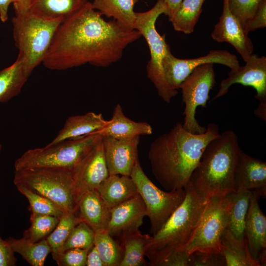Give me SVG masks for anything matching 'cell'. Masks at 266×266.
Instances as JSON below:
<instances>
[{
	"label": "cell",
	"instance_id": "4fadbf2b",
	"mask_svg": "<svg viewBox=\"0 0 266 266\" xmlns=\"http://www.w3.org/2000/svg\"><path fill=\"white\" fill-rule=\"evenodd\" d=\"M102 139L72 169L73 191L76 205L83 194L89 191L97 190L109 176Z\"/></svg>",
	"mask_w": 266,
	"mask_h": 266
},
{
	"label": "cell",
	"instance_id": "f546056e",
	"mask_svg": "<svg viewBox=\"0 0 266 266\" xmlns=\"http://www.w3.org/2000/svg\"><path fill=\"white\" fill-rule=\"evenodd\" d=\"M205 0H182L168 17L174 29L185 34L194 32Z\"/></svg>",
	"mask_w": 266,
	"mask_h": 266
},
{
	"label": "cell",
	"instance_id": "7a4b0ae2",
	"mask_svg": "<svg viewBox=\"0 0 266 266\" xmlns=\"http://www.w3.org/2000/svg\"><path fill=\"white\" fill-rule=\"evenodd\" d=\"M220 134L216 124L205 133H191L177 122L151 143L148 159L155 179L167 191L184 189L207 145Z\"/></svg>",
	"mask_w": 266,
	"mask_h": 266
},
{
	"label": "cell",
	"instance_id": "277c9868",
	"mask_svg": "<svg viewBox=\"0 0 266 266\" xmlns=\"http://www.w3.org/2000/svg\"><path fill=\"white\" fill-rule=\"evenodd\" d=\"M185 198L165 224L150 235L145 257L151 266H160L171 254L183 250L199 223L209 199L188 184Z\"/></svg>",
	"mask_w": 266,
	"mask_h": 266
},
{
	"label": "cell",
	"instance_id": "ba28073f",
	"mask_svg": "<svg viewBox=\"0 0 266 266\" xmlns=\"http://www.w3.org/2000/svg\"><path fill=\"white\" fill-rule=\"evenodd\" d=\"M13 183L47 197L66 212L76 211L72 170L36 167L15 170Z\"/></svg>",
	"mask_w": 266,
	"mask_h": 266
},
{
	"label": "cell",
	"instance_id": "d6986e66",
	"mask_svg": "<svg viewBox=\"0 0 266 266\" xmlns=\"http://www.w3.org/2000/svg\"><path fill=\"white\" fill-rule=\"evenodd\" d=\"M236 191H254L266 197V163L244 153L241 149L234 171Z\"/></svg>",
	"mask_w": 266,
	"mask_h": 266
},
{
	"label": "cell",
	"instance_id": "5bb4252c",
	"mask_svg": "<svg viewBox=\"0 0 266 266\" xmlns=\"http://www.w3.org/2000/svg\"><path fill=\"white\" fill-rule=\"evenodd\" d=\"M245 65L231 69L228 76L221 81L214 99L225 95L233 84L238 83L254 88L255 98L260 102H266V57L252 54Z\"/></svg>",
	"mask_w": 266,
	"mask_h": 266
},
{
	"label": "cell",
	"instance_id": "b9f144b4",
	"mask_svg": "<svg viewBox=\"0 0 266 266\" xmlns=\"http://www.w3.org/2000/svg\"><path fill=\"white\" fill-rule=\"evenodd\" d=\"M14 252L6 240L0 236V266H14L17 259Z\"/></svg>",
	"mask_w": 266,
	"mask_h": 266
},
{
	"label": "cell",
	"instance_id": "44dd1931",
	"mask_svg": "<svg viewBox=\"0 0 266 266\" xmlns=\"http://www.w3.org/2000/svg\"><path fill=\"white\" fill-rule=\"evenodd\" d=\"M103 137L116 139H128L152 133V128L145 122H135L124 113L122 106L117 104L114 107L112 118L101 130L96 132Z\"/></svg>",
	"mask_w": 266,
	"mask_h": 266
},
{
	"label": "cell",
	"instance_id": "4316f807",
	"mask_svg": "<svg viewBox=\"0 0 266 266\" xmlns=\"http://www.w3.org/2000/svg\"><path fill=\"white\" fill-rule=\"evenodd\" d=\"M88 0H33L29 11L48 19H65L74 14Z\"/></svg>",
	"mask_w": 266,
	"mask_h": 266
},
{
	"label": "cell",
	"instance_id": "7dc6e473",
	"mask_svg": "<svg viewBox=\"0 0 266 266\" xmlns=\"http://www.w3.org/2000/svg\"><path fill=\"white\" fill-rule=\"evenodd\" d=\"M166 5L168 9V14L170 15L177 7L182 0H162Z\"/></svg>",
	"mask_w": 266,
	"mask_h": 266
},
{
	"label": "cell",
	"instance_id": "83f0119b",
	"mask_svg": "<svg viewBox=\"0 0 266 266\" xmlns=\"http://www.w3.org/2000/svg\"><path fill=\"white\" fill-rule=\"evenodd\" d=\"M220 252L226 266H260L251 256L246 240H238L227 229L221 238Z\"/></svg>",
	"mask_w": 266,
	"mask_h": 266
},
{
	"label": "cell",
	"instance_id": "d4e9b609",
	"mask_svg": "<svg viewBox=\"0 0 266 266\" xmlns=\"http://www.w3.org/2000/svg\"><path fill=\"white\" fill-rule=\"evenodd\" d=\"M30 75L19 56L11 65L0 70V102H7L18 95Z\"/></svg>",
	"mask_w": 266,
	"mask_h": 266
},
{
	"label": "cell",
	"instance_id": "f1b7e54d",
	"mask_svg": "<svg viewBox=\"0 0 266 266\" xmlns=\"http://www.w3.org/2000/svg\"><path fill=\"white\" fill-rule=\"evenodd\" d=\"M150 235L138 231L124 236L120 239L122 257L119 266H145V252Z\"/></svg>",
	"mask_w": 266,
	"mask_h": 266
},
{
	"label": "cell",
	"instance_id": "74e56055",
	"mask_svg": "<svg viewBox=\"0 0 266 266\" xmlns=\"http://www.w3.org/2000/svg\"><path fill=\"white\" fill-rule=\"evenodd\" d=\"M90 248H71L52 253V255L59 266H86L87 256Z\"/></svg>",
	"mask_w": 266,
	"mask_h": 266
},
{
	"label": "cell",
	"instance_id": "8fae6325",
	"mask_svg": "<svg viewBox=\"0 0 266 266\" xmlns=\"http://www.w3.org/2000/svg\"><path fill=\"white\" fill-rule=\"evenodd\" d=\"M224 197L209 199L200 220L185 247L189 253L196 251L220 252L221 238L227 228Z\"/></svg>",
	"mask_w": 266,
	"mask_h": 266
},
{
	"label": "cell",
	"instance_id": "60d3db41",
	"mask_svg": "<svg viewBox=\"0 0 266 266\" xmlns=\"http://www.w3.org/2000/svg\"><path fill=\"white\" fill-rule=\"evenodd\" d=\"M190 253L183 249L174 253L164 260L160 266H189Z\"/></svg>",
	"mask_w": 266,
	"mask_h": 266
},
{
	"label": "cell",
	"instance_id": "e0dca14e",
	"mask_svg": "<svg viewBox=\"0 0 266 266\" xmlns=\"http://www.w3.org/2000/svg\"><path fill=\"white\" fill-rule=\"evenodd\" d=\"M211 37L218 42H227L234 47L244 62L253 52V45L237 18L231 12L228 0H224L219 22L215 26Z\"/></svg>",
	"mask_w": 266,
	"mask_h": 266
},
{
	"label": "cell",
	"instance_id": "52a82bcc",
	"mask_svg": "<svg viewBox=\"0 0 266 266\" xmlns=\"http://www.w3.org/2000/svg\"><path fill=\"white\" fill-rule=\"evenodd\" d=\"M102 137L95 133L48 144L42 148L29 149L15 161V170L36 167L72 170Z\"/></svg>",
	"mask_w": 266,
	"mask_h": 266
},
{
	"label": "cell",
	"instance_id": "d590c367",
	"mask_svg": "<svg viewBox=\"0 0 266 266\" xmlns=\"http://www.w3.org/2000/svg\"><path fill=\"white\" fill-rule=\"evenodd\" d=\"M95 233L87 224L81 221L73 228L62 246L54 253L71 248H89L94 244Z\"/></svg>",
	"mask_w": 266,
	"mask_h": 266
},
{
	"label": "cell",
	"instance_id": "8d00e7d4",
	"mask_svg": "<svg viewBox=\"0 0 266 266\" xmlns=\"http://www.w3.org/2000/svg\"><path fill=\"white\" fill-rule=\"evenodd\" d=\"M262 0H228L231 12L239 20L243 29L255 14Z\"/></svg>",
	"mask_w": 266,
	"mask_h": 266
},
{
	"label": "cell",
	"instance_id": "7c38bea8",
	"mask_svg": "<svg viewBox=\"0 0 266 266\" xmlns=\"http://www.w3.org/2000/svg\"><path fill=\"white\" fill-rule=\"evenodd\" d=\"M208 63L219 64L231 69L239 66L237 57L227 50H211L205 56L197 58L180 59L174 57L169 50L163 61L165 78L169 85L177 90L183 80L197 67Z\"/></svg>",
	"mask_w": 266,
	"mask_h": 266
},
{
	"label": "cell",
	"instance_id": "3957f363",
	"mask_svg": "<svg viewBox=\"0 0 266 266\" xmlns=\"http://www.w3.org/2000/svg\"><path fill=\"white\" fill-rule=\"evenodd\" d=\"M240 150L233 131L220 134L206 146L188 184L208 199L235 191L234 171Z\"/></svg>",
	"mask_w": 266,
	"mask_h": 266
},
{
	"label": "cell",
	"instance_id": "7bdbcfd3",
	"mask_svg": "<svg viewBox=\"0 0 266 266\" xmlns=\"http://www.w3.org/2000/svg\"><path fill=\"white\" fill-rule=\"evenodd\" d=\"M86 266H104L100 256L94 244L88 253Z\"/></svg>",
	"mask_w": 266,
	"mask_h": 266
},
{
	"label": "cell",
	"instance_id": "484cf974",
	"mask_svg": "<svg viewBox=\"0 0 266 266\" xmlns=\"http://www.w3.org/2000/svg\"><path fill=\"white\" fill-rule=\"evenodd\" d=\"M137 1V0H93L91 3L92 7L102 16L113 18L124 27L133 30L136 20L134 6Z\"/></svg>",
	"mask_w": 266,
	"mask_h": 266
},
{
	"label": "cell",
	"instance_id": "e575fe53",
	"mask_svg": "<svg viewBox=\"0 0 266 266\" xmlns=\"http://www.w3.org/2000/svg\"><path fill=\"white\" fill-rule=\"evenodd\" d=\"M81 221L76 211L66 212L63 214L55 228L46 238L52 249L51 253L59 249L73 228Z\"/></svg>",
	"mask_w": 266,
	"mask_h": 266
},
{
	"label": "cell",
	"instance_id": "30bf717a",
	"mask_svg": "<svg viewBox=\"0 0 266 266\" xmlns=\"http://www.w3.org/2000/svg\"><path fill=\"white\" fill-rule=\"evenodd\" d=\"M215 83L213 64L208 63L195 68L180 85L182 100L185 103L182 124L185 130L193 133H203L206 128L200 126L196 119L198 106L206 107L209 92Z\"/></svg>",
	"mask_w": 266,
	"mask_h": 266
},
{
	"label": "cell",
	"instance_id": "ee69618b",
	"mask_svg": "<svg viewBox=\"0 0 266 266\" xmlns=\"http://www.w3.org/2000/svg\"><path fill=\"white\" fill-rule=\"evenodd\" d=\"M33 0H13L15 15H23L29 11Z\"/></svg>",
	"mask_w": 266,
	"mask_h": 266
},
{
	"label": "cell",
	"instance_id": "ac0fdd59",
	"mask_svg": "<svg viewBox=\"0 0 266 266\" xmlns=\"http://www.w3.org/2000/svg\"><path fill=\"white\" fill-rule=\"evenodd\" d=\"M259 198L256 192H251L244 224L245 237L249 253L258 263L259 259L266 257V217L259 206Z\"/></svg>",
	"mask_w": 266,
	"mask_h": 266
},
{
	"label": "cell",
	"instance_id": "d6a6232c",
	"mask_svg": "<svg viewBox=\"0 0 266 266\" xmlns=\"http://www.w3.org/2000/svg\"><path fill=\"white\" fill-rule=\"evenodd\" d=\"M59 219L55 216L31 212V226L24 232L23 237L33 242L46 239L55 228Z\"/></svg>",
	"mask_w": 266,
	"mask_h": 266
},
{
	"label": "cell",
	"instance_id": "836d02e7",
	"mask_svg": "<svg viewBox=\"0 0 266 266\" xmlns=\"http://www.w3.org/2000/svg\"><path fill=\"white\" fill-rule=\"evenodd\" d=\"M18 191L29 202L31 212L47 214L60 218L66 211L58 204L22 185H15Z\"/></svg>",
	"mask_w": 266,
	"mask_h": 266
},
{
	"label": "cell",
	"instance_id": "9a60e30c",
	"mask_svg": "<svg viewBox=\"0 0 266 266\" xmlns=\"http://www.w3.org/2000/svg\"><path fill=\"white\" fill-rule=\"evenodd\" d=\"M140 136L128 139L102 137L104 154L109 175L130 176L139 161L138 146Z\"/></svg>",
	"mask_w": 266,
	"mask_h": 266
},
{
	"label": "cell",
	"instance_id": "bcb514c9",
	"mask_svg": "<svg viewBox=\"0 0 266 266\" xmlns=\"http://www.w3.org/2000/svg\"><path fill=\"white\" fill-rule=\"evenodd\" d=\"M255 115L263 121H266V102H260L258 108L254 111Z\"/></svg>",
	"mask_w": 266,
	"mask_h": 266
},
{
	"label": "cell",
	"instance_id": "7402d4cb",
	"mask_svg": "<svg viewBox=\"0 0 266 266\" xmlns=\"http://www.w3.org/2000/svg\"><path fill=\"white\" fill-rule=\"evenodd\" d=\"M250 191H235L224 197L227 229L236 239L246 240L244 224L251 195Z\"/></svg>",
	"mask_w": 266,
	"mask_h": 266
},
{
	"label": "cell",
	"instance_id": "2e32d148",
	"mask_svg": "<svg viewBox=\"0 0 266 266\" xmlns=\"http://www.w3.org/2000/svg\"><path fill=\"white\" fill-rule=\"evenodd\" d=\"M145 216L146 206L138 193L111 209L107 231L112 237L120 239L138 231Z\"/></svg>",
	"mask_w": 266,
	"mask_h": 266
},
{
	"label": "cell",
	"instance_id": "ab89813d",
	"mask_svg": "<svg viewBox=\"0 0 266 266\" xmlns=\"http://www.w3.org/2000/svg\"><path fill=\"white\" fill-rule=\"evenodd\" d=\"M266 27V0H262L258 7L253 16L246 24L244 27L245 32L254 31L259 28Z\"/></svg>",
	"mask_w": 266,
	"mask_h": 266
},
{
	"label": "cell",
	"instance_id": "8992f818",
	"mask_svg": "<svg viewBox=\"0 0 266 266\" xmlns=\"http://www.w3.org/2000/svg\"><path fill=\"white\" fill-rule=\"evenodd\" d=\"M168 9L162 0H158L150 9L143 12H136L135 29L146 40L150 54V59L147 65V74L157 89L158 95L166 103L178 94L167 83L164 75L163 61L170 50L166 41L165 34L161 35L157 31L155 24L161 14L167 15Z\"/></svg>",
	"mask_w": 266,
	"mask_h": 266
},
{
	"label": "cell",
	"instance_id": "f6af8a7d",
	"mask_svg": "<svg viewBox=\"0 0 266 266\" xmlns=\"http://www.w3.org/2000/svg\"><path fill=\"white\" fill-rule=\"evenodd\" d=\"M13 0H0V20L4 23L8 19V10L9 5Z\"/></svg>",
	"mask_w": 266,
	"mask_h": 266
},
{
	"label": "cell",
	"instance_id": "c3c4849f",
	"mask_svg": "<svg viewBox=\"0 0 266 266\" xmlns=\"http://www.w3.org/2000/svg\"><path fill=\"white\" fill-rule=\"evenodd\" d=\"M1 149H2V145L0 144V152H1Z\"/></svg>",
	"mask_w": 266,
	"mask_h": 266
},
{
	"label": "cell",
	"instance_id": "4dcf8cb0",
	"mask_svg": "<svg viewBox=\"0 0 266 266\" xmlns=\"http://www.w3.org/2000/svg\"><path fill=\"white\" fill-rule=\"evenodd\" d=\"M6 240L14 253L20 254L32 266H43L52 249L46 239L32 242L23 237L15 238L8 237Z\"/></svg>",
	"mask_w": 266,
	"mask_h": 266
},
{
	"label": "cell",
	"instance_id": "6da1fadb",
	"mask_svg": "<svg viewBox=\"0 0 266 266\" xmlns=\"http://www.w3.org/2000/svg\"><path fill=\"white\" fill-rule=\"evenodd\" d=\"M141 35L116 20L107 21L88 1L59 25L42 63L62 70L86 64L109 66L122 57L126 48Z\"/></svg>",
	"mask_w": 266,
	"mask_h": 266
},
{
	"label": "cell",
	"instance_id": "603a6c76",
	"mask_svg": "<svg viewBox=\"0 0 266 266\" xmlns=\"http://www.w3.org/2000/svg\"><path fill=\"white\" fill-rule=\"evenodd\" d=\"M107 122L108 120L104 119L102 114L93 112L70 116L58 134L48 144H52L96 133L102 129Z\"/></svg>",
	"mask_w": 266,
	"mask_h": 266
},
{
	"label": "cell",
	"instance_id": "1f68e13d",
	"mask_svg": "<svg viewBox=\"0 0 266 266\" xmlns=\"http://www.w3.org/2000/svg\"><path fill=\"white\" fill-rule=\"evenodd\" d=\"M94 245L96 247L104 266H119L122 257L120 243L113 239L107 231L95 233Z\"/></svg>",
	"mask_w": 266,
	"mask_h": 266
},
{
	"label": "cell",
	"instance_id": "ffe728a7",
	"mask_svg": "<svg viewBox=\"0 0 266 266\" xmlns=\"http://www.w3.org/2000/svg\"><path fill=\"white\" fill-rule=\"evenodd\" d=\"M110 210L97 190H92L80 197L76 204V211L81 221L97 233L107 231Z\"/></svg>",
	"mask_w": 266,
	"mask_h": 266
},
{
	"label": "cell",
	"instance_id": "cb8c5ba5",
	"mask_svg": "<svg viewBox=\"0 0 266 266\" xmlns=\"http://www.w3.org/2000/svg\"><path fill=\"white\" fill-rule=\"evenodd\" d=\"M97 190L110 209L138 193L130 176L119 174L109 175Z\"/></svg>",
	"mask_w": 266,
	"mask_h": 266
},
{
	"label": "cell",
	"instance_id": "5b68a950",
	"mask_svg": "<svg viewBox=\"0 0 266 266\" xmlns=\"http://www.w3.org/2000/svg\"><path fill=\"white\" fill-rule=\"evenodd\" d=\"M63 18L48 19L30 12L12 18L13 36L27 71L43 61Z\"/></svg>",
	"mask_w": 266,
	"mask_h": 266
},
{
	"label": "cell",
	"instance_id": "9c48e42d",
	"mask_svg": "<svg viewBox=\"0 0 266 266\" xmlns=\"http://www.w3.org/2000/svg\"><path fill=\"white\" fill-rule=\"evenodd\" d=\"M130 177L134 182L138 193L146 209L150 221V233H155L165 224L185 199V189L164 191L157 187L147 176L138 161Z\"/></svg>",
	"mask_w": 266,
	"mask_h": 266
},
{
	"label": "cell",
	"instance_id": "f35d334b",
	"mask_svg": "<svg viewBox=\"0 0 266 266\" xmlns=\"http://www.w3.org/2000/svg\"><path fill=\"white\" fill-rule=\"evenodd\" d=\"M189 266H226L221 252L194 251L190 254Z\"/></svg>",
	"mask_w": 266,
	"mask_h": 266
}]
</instances>
